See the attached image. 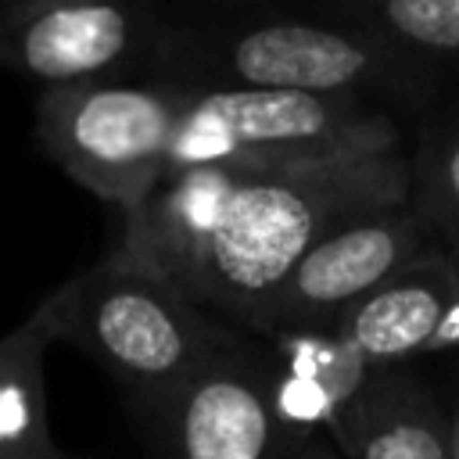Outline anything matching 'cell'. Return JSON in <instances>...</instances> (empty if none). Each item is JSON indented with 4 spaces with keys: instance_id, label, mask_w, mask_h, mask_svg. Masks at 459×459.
<instances>
[{
    "instance_id": "6da1fadb",
    "label": "cell",
    "mask_w": 459,
    "mask_h": 459,
    "mask_svg": "<svg viewBox=\"0 0 459 459\" xmlns=\"http://www.w3.org/2000/svg\"><path fill=\"white\" fill-rule=\"evenodd\" d=\"M412 201V161L402 151L247 169L212 230L161 276L212 316L247 326L290 269L337 226Z\"/></svg>"
},
{
    "instance_id": "7a4b0ae2",
    "label": "cell",
    "mask_w": 459,
    "mask_h": 459,
    "mask_svg": "<svg viewBox=\"0 0 459 459\" xmlns=\"http://www.w3.org/2000/svg\"><path fill=\"white\" fill-rule=\"evenodd\" d=\"M190 90V86H186ZM398 126L366 97L294 90H190L169 172L201 165L294 169L398 151Z\"/></svg>"
},
{
    "instance_id": "3957f363",
    "label": "cell",
    "mask_w": 459,
    "mask_h": 459,
    "mask_svg": "<svg viewBox=\"0 0 459 459\" xmlns=\"http://www.w3.org/2000/svg\"><path fill=\"white\" fill-rule=\"evenodd\" d=\"M65 341L100 362L147 412L240 333L172 283L104 258L72 276Z\"/></svg>"
},
{
    "instance_id": "277c9868",
    "label": "cell",
    "mask_w": 459,
    "mask_h": 459,
    "mask_svg": "<svg viewBox=\"0 0 459 459\" xmlns=\"http://www.w3.org/2000/svg\"><path fill=\"white\" fill-rule=\"evenodd\" d=\"M186 93L176 82L111 79L43 90L36 143L79 186L129 215L169 172Z\"/></svg>"
},
{
    "instance_id": "5b68a950",
    "label": "cell",
    "mask_w": 459,
    "mask_h": 459,
    "mask_svg": "<svg viewBox=\"0 0 459 459\" xmlns=\"http://www.w3.org/2000/svg\"><path fill=\"white\" fill-rule=\"evenodd\" d=\"M179 61L204 72L197 90H294L319 97L420 90L416 57L351 25L301 18L255 22L194 39Z\"/></svg>"
},
{
    "instance_id": "8992f818",
    "label": "cell",
    "mask_w": 459,
    "mask_h": 459,
    "mask_svg": "<svg viewBox=\"0 0 459 459\" xmlns=\"http://www.w3.org/2000/svg\"><path fill=\"white\" fill-rule=\"evenodd\" d=\"M430 237L434 226L412 201L351 219L326 233L290 269L247 326L265 337L276 330L333 326L351 305L427 255Z\"/></svg>"
},
{
    "instance_id": "52a82bcc",
    "label": "cell",
    "mask_w": 459,
    "mask_h": 459,
    "mask_svg": "<svg viewBox=\"0 0 459 459\" xmlns=\"http://www.w3.org/2000/svg\"><path fill=\"white\" fill-rule=\"evenodd\" d=\"M265 348L233 341L143 412L158 459H276L283 434L269 412Z\"/></svg>"
},
{
    "instance_id": "ba28073f",
    "label": "cell",
    "mask_w": 459,
    "mask_h": 459,
    "mask_svg": "<svg viewBox=\"0 0 459 459\" xmlns=\"http://www.w3.org/2000/svg\"><path fill=\"white\" fill-rule=\"evenodd\" d=\"M161 29L147 7L111 0L0 4V68L54 86L97 82Z\"/></svg>"
},
{
    "instance_id": "9c48e42d",
    "label": "cell",
    "mask_w": 459,
    "mask_h": 459,
    "mask_svg": "<svg viewBox=\"0 0 459 459\" xmlns=\"http://www.w3.org/2000/svg\"><path fill=\"white\" fill-rule=\"evenodd\" d=\"M265 341L269 412L280 434H333L377 366H369L333 326L276 330Z\"/></svg>"
},
{
    "instance_id": "30bf717a",
    "label": "cell",
    "mask_w": 459,
    "mask_h": 459,
    "mask_svg": "<svg viewBox=\"0 0 459 459\" xmlns=\"http://www.w3.org/2000/svg\"><path fill=\"white\" fill-rule=\"evenodd\" d=\"M459 298V258L427 251L384 287L351 305L333 330L369 366H405L430 351L452 301Z\"/></svg>"
},
{
    "instance_id": "8fae6325",
    "label": "cell",
    "mask_w": 459,
    "mask_h": 459,
    "mask_svg": "<svg viewBox=\"0 0 459 459\" xmlns=\"http://www.w3.org/2000/svg\"><path fill=\"white\" fill-rule=\"evenodd\" d=\"M330 437L344 459H452L448 409L405 366H377Z\"/></svg>"
},
{
    "instance_id": "7c38bea8",
    "label": "cell",
    "mask_w": 459,
    "mask_h": 459,
    "mask_svg": "<svg viewBox=\"0 0 459 459\" xmlns=\"http://www.w3.org/2000/svg\"><path fill=\"white\" fill-rule=\"evenodd\" d=\"M72 280L0 337V459H72L47 416V348L65 341Z\"/></svg>"
},
{
    "instance_id": "4fadbf2b",
    "label": "cell",
    "mask_w": 459,
    "mask_h": 459,
    "mask_svg": "<svg viewBox=\"0 0 459 459\" xmlns=\"http://www.w3.org/2000/svg\"><path fill=\"white\" fill-rule=\"evenodd\" d=\"M351 25L409 57H459V0H377L337 7Z\"/></svg>"
},
{
    "instance_id": "5bb4252c",
    "label": "cell",
    "mask_w": 459,
    "mask_h": 459,
    "mask_svg": "<svg viewBox=\"0 0 459 459\" xmlns=\"http://www.w3.org/2000/svg\"><path fill=\"white\" fill-rule=\"evenodd\" d=\"M420 176V190H412V204L427 215L434 233H445L459 244V129L441 140L423 172L412 169V179Z\"/></svg>"
},
{
    "instance_id": "9a60e30c",
    "label": "cell",
    "mask_w": 459,
    "mask_h": 459,
    "mask_svg": "<svg viewBox=\"0 0 459 459\" xmlns=\"http://www.w3.org/2000/svg\"><path fill=\"white\" fill-rule=\"evenodd\" d=\"M276 459H344V452L333 445L330 434H312V437H287Z\"/></svg>"
},
{
    "instance_id": "2e32d148",
    "label": "cell",
    "mask_w": 459,
    "mask_h": 459,
    "mask_svg": "<svg viewBox=\"0 0 459 459\" xmlns=\"http://www.w3.org/2000/svg\"><path fill=\"white\" fill-rule=\"evenodd\" d=\"M448 423H452V459H459V405L448 409Z\"/></svg>"
}]
</instances>
